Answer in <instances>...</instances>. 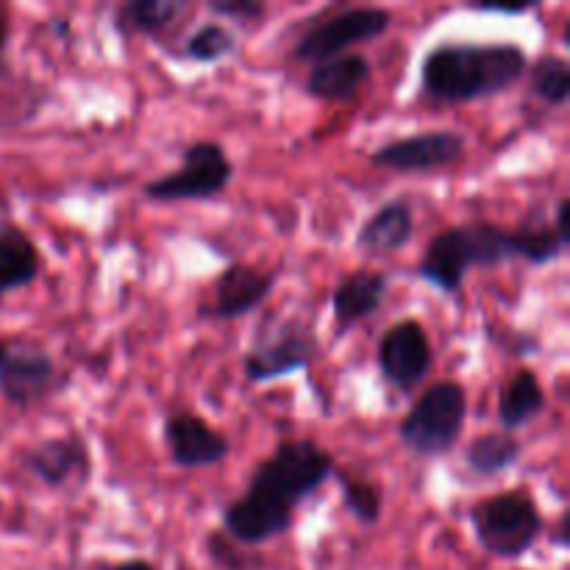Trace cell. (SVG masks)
Instances as JSON below:
<instances>
[{
    "instance_id": "8fae6325",
    "label": "cell",
    "mask_w": 570,
    "mask_h": 570,
    "mask_svg": "<svg viewBox=\"0 0 570 570\" xmlns=\"http://www.w3.org/2000/svg\"><path fill=\"white\" fill-rule=\"evenodd\" d=\"M278 271H262L248 262H232L215 276L209 289V304L200 306L206 317L215 321H239L259 309L276 289Z\"/></svg>"
},
{
    "instance_id": "3957f363",
    "label": "cell",
    "mask_w": 570,
    "mask_h": 570,
    "mask_svg": "<svg viewBox=\"0 0 570 570\" xmlns=\"http://www.w3.org/2000/svg\"><path fill=\"white\" fill-rule=\"evenodd\" d=\"M512 259L510 232L490 220L462 223L443 228L438 237L429 239L417 278L443 295H456L473 267H499Z\"/></svg>"
},
{
    "instance_id": "d6986e66",
    "label": "cell",
    "mask_w": 570,
    "mask_h": 570,
    "mask_svg": "<svg viewBox=\"0 0 570 570\" xmlns=\"http://www.w3.org/2000/svg\"><path fill=\"white\" fill-rule=\"evenodd\" d=\"M42 273V256L20 226L0 228V295L31 287Z\"/></svg>"
},
{
    "instance_id": "1f68e13d",
    "label": "cell",
    "mask_w": 570,
    "mask_h": 570,
    "mask_svg": "<svg viewBox=\"0 0 570 570\" xmlns=\"http://www.w3.org/2000/svg\"><path fill=\"white\" fill-rule=\"evenodd\" d=\"M3 351H6V345H3V343H0V360H3Z\"/></svg>"
},
{
    "instance_id": "30bf717a",
    "label": "cell",
    "mask_w": 570,
    "mask_h": 570,
    "mask_svg": "<svg viewBox=\"0 0 570 570\" xmlns=\"http://www.w3.org/2000/svg\"><path fill=\"white\" fill-rule=\"evenodd\" d=\"M434 348L421 321L406 317L390 326L379 343V371L399 393H412L432 373Z\"/></svg>"
},
{
    "instance_id": "cb8c5ba5",
    "label": "cell",
    "mask_w": 570,
    "mask_h": 570,
    "mask_svg": "<svg viewBox=\"0 0 570 570\" xmlns=\"http://www.w3.org/2000/svg\"><path fill=\"white\" fill-rule=\"evenodd\" d=\"M234 50H237V33L217 20L195 28L187 37V45H184V53L195 65H217V61L234 56Z\"/></svg>"
},
{
    "instance_id": "d4e9b609",
    "label": "cell",
    "mask_w": 570,
    "mask_h": 570,
    "mask_svg": "<svg viewBox=\"0 0 570 570\" xmlns=\"http://www.w3.org/2000/svg\"><path fill=\"white\" fill-rule=\"evenodd\" d=\"M340 488H343V504L345 510L354 515L356 523L362 527H373L379 523L384 510V493L376 482L354 476H340Z\"/></svg>"
},
{
    "instance_id": "7402d4cb",
    "label": "cell",
    "mask_w": 570,
    "mask_h": 570,
    "mask_svg": "<svg viewBox=\"0 0 570 570\" xmlns=\"http://www.w3.org/2000/svg\"><path fill=\"white\" fill-rule=\"evenodd\" d=\"M184 0H128L115 9V28L120 33H154L167 31L184 14Z\"/></svg>"
},
{
    "instance_id": "603a6c76",
    "label": "cell",
    "mask_w": 570,
    "mask_h": 570,
    "mask_svg": "<svg viewBox=\"0 0 570 570\" xmlns=\"http://www.w3.org/2000/svg\"><path fill=\"white\" fill-rule=\"evenodd\" d=\"M529 83H532V92L538 95L543 104L566 106L570 100V65L562 56H540L534 65H529Z\"/></svg>"
},
{
    "instance_id": "f546056e",
    "label": "cell",
    "mask_w": 570,
    "mask_h": 570,
    "mask_svg": "<svg viewBox=\"0 0 570 570\" xmlns=\"http://www.w3.org/2000/svg\"><path fill=\"white\" fill-rule=\"evenodd\" d=\"M557 546H562L566 549L568 546V512H562L560 515V527H557Z\"/></svg>"
},
{
    "instance_id": "5b68a950",
    "label": "cell",
    "mask_w": 570,
    "mask_h": 570,
    "mask_svg": "<svg viewBox=\"0 0 570 570\" xmlns=\"http://www.w3.org/2000/svg\"><path fill=\"white\" fill-rule=\"evenodd\" d=\"M468 421V393L460 382L432 384L399 423V438L412 454L445 456L456 449Z\"/></svg>"
},
{
    "instance_id": "8992f818",
    "label": "cell",
    "mask_w": 570,
    "mask_h": 570,
    "mask_svg": "<svg viewBox=\"0 0 570 570\" xmlns=\"http://www.w3.org/2000/svg\"><path fill=\"white\" fill-rule=\"evenodd\" d=\"M317 356L321 343L315 332L301 317H282L256 328L254 343L243 360V371L250 384H267L309 371Z\"/></svg>"
},
{
    "instance_id": "7c38bea8",
    "label": "cell",
    "mask_w": 570,
    "mask_h": 570,
    "mask_svg": "<svg viewBox=\"0 0 570 570\" xmlns=\"http://www.w3.org/2000/svg\"><path fill=\"white\" fill-rule=\"evenodd\" d=\"M161 438H165L167 454L173 465L184 471H200V468H215L232 454V443L226 434L204 421L195 412H173L161 423Z\"/></svg>"
},
{
    "instance_id": "4dcf8cb0",
    "label": "cell",
    "mask_w": 570,
    "mask_h": 570,
    "mask_svg": "<svg viewBox=\"0 0 570 570\" xmlns=\"http://www.w3.org/2000/svg\"><path fill=\"white\" fill-rule=\"evenodd\" d=\"M6 26H3V20H0V53H3V45H6Z\"/></svg>"
},
{
    "instance_id": "44dd1931",
    "label": "cell",
    "mask_w": 570,
    "mask_h": 570,
    "mask_svg": "<svg viewBox=\"0 0 570 570\" xmlns=\"http://www.w3.org/2000/svg\"><path fill=\"white\" fill-rule=\"evenodd\" d=\"M523 443L515 434L484 432L471 440L465 449V462L479 476H501L521 462Z\"/></svg>"
},
{
    "instance_id": "ffe728a7",
    "label": "cell",
    "mask_w": 570,
    "mask_h": 570,
    "mask_svg": "<svg viewBox=\"0 0 570 570\" xmlns=\"http://www.w3.org/2000/svg\"><path fill=\"white\" fill-rule=\"evenodd\" d=\"M570 237L560 234V228L551 220H523L521 226L510 232L512 259H527L529 265L543 267L560 259L568 250Z\"/></svg>"
},
{
    "instance_id": "277c9868",
    "label": "cell",
    "mask_w": 570,
    "mask_h": 570,
    "mask_svg": "<svg viewBox=\"0 0 570 570\" xmlns=\"http://www.w3.org/2000/svg\"><path fill=\"white\" fill-rule=\"evenodd\" d=\"M471 527L476 543L495 560L515 562L527 557L543 538V512L532 490L515 488L476 501L471 507Z\"/></svg>"
},
{
    "instance_id": "6da1fadb",
    "label": "cell",
    "mask_w": 570,
    "mask_h": 570,
    "mask_svg": "<svg viewBox=\"0 0 570 570\" xmlns=\"http://www.w3.org/2000/svg\"><path fill=\"white\" fill-rule=\"evenodd\" d=\"M334 456L315 440H284L256 465L248 490L223 510V534L239 546H262L293 527L295 510L334 476Z\"/></svg>"
},
{
    "instance_id": "52a82bcc",
    "label": "cell",
    "mask_w": 570,
    "mask_h": 570,
    "mask_svg": "<svg viewBox=\"0 0 570 570\" xmlns=\"http://www.w3.org/2000/svg\"><path fill=\"white\" fill-rule=\"evenodd\" d=\"M234 181V161L215 139H198L181 154V167L145 184V198L156 204L209 200Z\"/></svg>"
},
{
    "instance_id": "f1b7e54d",
    "label": "cell",
    "mask_w": 570,
    "mask_h": 570,
    "mask_svg": "<svg viewBox=\"0 0 570 570\" xmlns=\"http://www.w3.org/2000/svg\"><path fill=\"white\" fill-rule=\"evenodd\" d=\"M106 570H156L148 560H126L117 562V566H109Z\"/></svg>"
},
{
    "instance_id": "ac0fdd59",
    "label": "cell",
    "mask_w": 570,
    "mask_h": 570,
    "mask_svg": "<svg viewBox=\"0 0 570 570\" xmlns=\"http://www.w3.org/2000/svg\"><path fill=\"white\" fill-rule=\"evenodd\" d=\"M546 406H549V399H546V390L540 384L538 373L523 367L501 390L499 412H495L501 423V432L515 434L521 429L532 426L543 415Z\"/></svg>"
},
{
    "instance_id": "e0dca14e",
    "label": "cell",
    "mask_w": 570,
    "mask_h": 570,
    "mask_svg": "<svg viewBox=\"0 0 570 570\" xmlns=\"http://www.w3.org/2000/svg\"><path fill=\"white\" fill-rule=\"evenodd\" d=\"M415 237V215L406 200H387L373 212L356 232V245L371 254H393L406 248Z\"/></svg>"
},
{
    "instance_id": "ba28073f",
    "label": "cell",
    "mask_w": 570,
    "mask_h": 570,
    "mask_svg": "<svg viewBox=\"0 0 570 570\" xmlns=\"http://www.w3.org/2000/svg\"><path fill=\"white\" fill-rule=\"evenodd\" d=\"M390 26H393L390 9H382V6H351V9H340L337 14H328L323 22H315L295 42L293 53L295 59L306 61V65H321V61L351 53L354 45L384 37Z\"/></svg>"
},
{
    "instance_id": "4316f807",
    "label": "cell",
    "mask_w": 570,
    "mask_h": 570,
    "mask_svg": "<svg viewBox=\"0 0 570 570\" xmlns=\"http://www.w3.org/2000/svg\"><path fill=\"white\" fill-rule=\"evenodd\" d=\"M206 546H209L212 560L220 562V566H226L228 570H243V560H239V554H234V546L237 543L223 538V532H212L209 538H206Z\"/></svg>"
},
{
    "instance_id": "2e32d148",
    "label": "cell",
    "mask_w": 570,
    "mask_h": 570,
    "mask_svg": "<svg viewBox=\"0 0 570 570\" xmlns=\"http://www.w3.org/2000/svg\"><path fill=\"white\" fill-rule=\"evenodd\" d=\"M373 65L362 53H343L337 59L312 65L306 76V92L326 104H348L371 81Z\"/></svg>"
},
{
    "instance_id": "9c48e42d",
    "label": "cell",
    "mask_w": 570,
    "mask_h": 570,
    "mask_svg": "<svg viewBox=\"0 0 570 570\" xmlns=\"http://www.w3.org/2000/svg\"><path fill=\"white\" fill-rule=\"evenodd\" d=\"M465 134L438 128V131L410 134V137L390 139L371 150V165L393 173H434L456 165L465 156Z\"/></svg>"
},
{
    "instance_id": "7a4b0ae2",
    "label": "cell",
    "mask_w": 570,
    "mask_h": 570,
    "mask_svg": "<svg viewBox=\"0 0 570 570\" xmlns=\"http://www.w3.org/2000/svg\"><path fill=\"white\" fill-rule=\"evenodd\" d=\"M527 70V53L512 42H443L423 56L421 87L440 104H471L507 92Z\"/></svg>"
},
{
    "instance_id": "5bb4252c",
    "label": "cell",
    "mask_w": 570,
    "mask_h": 570,
    "mask_svg": "<svg viewBox=\"0 0 570 570\" xmlns=\"http://www.w3.org/2000/svg\"><path fill=\"white\" fill-rule=\"evenodd\" d=\"M390 289V276L373 267H360V271L348 273L340 278L332 295L334 309V326H337V337L360 326L371 315H376L379 306L384 304Z\"/></svg>"
},
{
    "instance_id": "484cf974",
    "label": "cell",
    "mask_w": 570,
    "mask_h": 570,
    "mask_svg": "<svg viewBox=\"0 0 570 570\" xmlns=\"http://www.w3.org/2000/svg\"><path fill=\"white\" fill-rule=\"evenodd\" d=\"M209 11L220 20L239 22V26H262L267 20V3L262 0H209Z\"/></svg>"
},
{
    "instance_id": "83f0119b",
    "label": "cell",
    "mask_w": 570,
    "mask_h": 570,
    "mask_svg": "<svg viewBox=\"0 0 570 570\" xmlns=\"http://www.w3.org/2000/svg\"><path fill=\"white\" fill-rule=\"evenodd\" d=\"M471 11H484V14H504V17H518L529 14V11H538L540 3L532 0V3H468Z\"/></svg>"
},
{
    "instance_id": "4fadbf2b",
    "label": "cell",
    "mask_w": 570,
    "mask_h": 570,
    "mask_svg": "<svg viewBox=\"0 0 570 570\" xmlns=\"http://www.w3.org/2000/svg\"><path fill=\"white\" fill-rule=\"evenodd\" d=\"M56 387V362L37 345H6L0 360V393L20 410L42 404Z\"/></svg>"
},
{
    "instance_id": "9a60e30c",
    "label": "cell",
    "mask_w": 570,
    "mask_h": 570,
    "mask_svg": "<svg viewBox=\"0 0 570 570\" xmlns=\"http://www.w3.org/2000/svg\"><path fill=\"white\" fill-rule=\"evenodd\" d=\"M22 465L45 488L61 490L72 476L89 473V449L81 438H48L22 454Z\"/></svg>"
}]
</instances>
